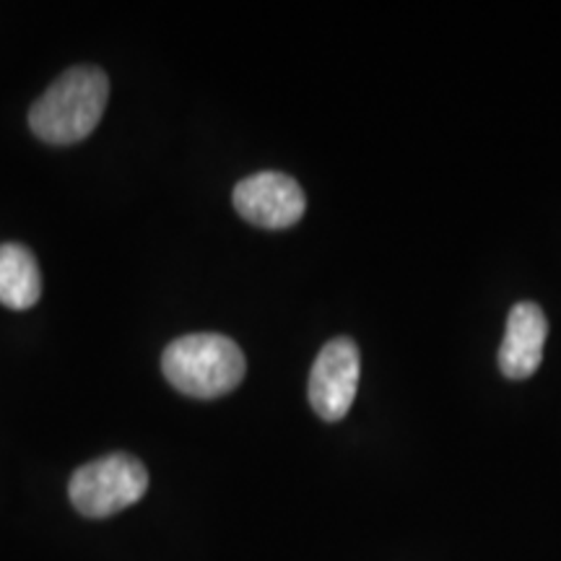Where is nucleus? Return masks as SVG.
<instances>
[{
  "label": "nucleus",
  "instance_id": "f257e3e1",
  "mask_svg": "<svg viewBox=\"0 0 561 561\" xmlns=\"http://www.w3.org/2000/svg\"><path fill=\"white\" fill-rule=\"evenodd\" d=\"M107 100L110 79L102 68H68L32 104L30 128L45 144H79V140L89 138L96 125H100Z\"/></svg>",
  "mask_w": 561,
  "mask_h": 561
},
{
  "label": "nucleus",
  "instance_id": "f03ea898",
  "mask_svg": "<svg viewBox=\"0 0 561 561\" xmlns=\"http://www.w3.org/2000/svg\"><path fill=\"white\" fill-rule=\"evenodd\" d=\"M161 371L182 396L214 401L244 380L248 362L227 335L193 333L172 341L161 354Z\"/></svg>",
  "mask_w": 561,
  "mask_h": 561
},
{
  "label": "nucleus",
  "instance_id": "7ed1b4c3",
  "mask_svg": "<svg viewBox=\"0 0 561 561\" xmlns=\"http://www.w3.org/2000/svg\"><path fill=\"white\" fill-rule=\"evenodd\" d=\"M149 489V473L138 458L125 453H112L87 462L70 476V504L83 517H110L144 500Z\"/></svg>",
  "mask_w": 561,
  "mask_h": 561
},
{
  "label": "nucleus",
  "instance_id": "20e7f679",
  "mask_svg": "<svg viewBox=\"0 0 561 561\" xmlns=\"http://www.w3.org/2000/svg\"><path fill=\"white\" fill-rule=\"evenodd\" d=\"M362 359L351 339H333L320 348L312 364L307 398L322 421H341L354 405Z\"/></svg>",
  "mask_w": 561,
  "mask_h": 561
},
{
  "label": "nucleus",
  "instance_id": "39448f33",
  "mask_svg": "<svg viewBox=\"0 0 561 561\" xmlns=\"http://www.w3.org/2000/svg\"><path fill=\"white\" fill-rule=\"evenodd\" d=\"M237 214L248 224L261 229L294 227L305 216L307 198L301 185L289 174L257 172L237 182L234 195Z\"/></svg>",
  "mask_w": 561,
  "mask_h": 561
},
{
  "label": "nucleus",
  "instance_id": "423d86ee",
  "mask_svg": "<svg viewBox=\"0 0 561 561\" xmlns=\"http://www.w3.org/2000/svg\"><path fill=\"white\" fill-rule=\"evenodd\" d=\"M546 335H549V322L541 307L533 301H520L512 307L500 346L502 375L510 380H528L536 375L543 359Z\"/></svg>",
  "mask_w": 561,
  "mask_h": 561
},
{
  "label": "nucleus",
  "instance_id": "0eeeda50",
  "mask_svg": "<svg viewBox=\"0 0 561 561\" xmlns=\"http://www.w3.org/2000/svg\"><path fill=\"white\" fill-rule=\"evenodd\" d=\"M42 297V273L24 244H0V305L30 310Z\"/></svg>",
  "mask_w": 561,
  "mask_h": 561
}]
</instances>
